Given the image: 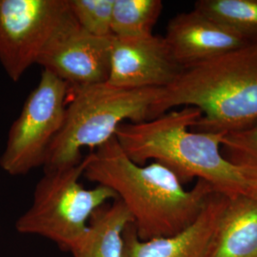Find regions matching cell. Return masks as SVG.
<instances>
[{
  "label": "cell",
  "mask_w": 257,
  "mask_h": 257,
  "mask_svg": "<svg viewBox=\"0 0 257 257\" xmlns=\"http://www.w3.org/2000/svg\"><path fill=\"white\" fill-rule=\"evenodd\" d=\"M200 116L196 108L182 107L154 119L123 123L115 138L137 164L155 161L170 169L183 184L203 180L229 198H257V175L231 163L222 154L225 133L192 130Z\"/></svg>",
  "instance_id": "cell-1"
},
{
  "label": "cell",
  "mask_w": 257,
  "mask_h": 257,
  "mask_svg": "<svg viewBox=\"0 0 257 257\" xmlns=\"http://www.w3.org/2000/svg\"><path fill=\"white\" fill-rule=\"evenodd\" d=\"M84 177L110 188L128 210L140 240L168 237L193 224L214 193L197 180L186 190L180 179L158 162L139 165L113 138L88 156Z\"/></svg>",
  "instance_id": "cell-2"
},
{
  "label": "cell",
  "mask_w": 257,
  "mask_h": 257,
  "mask_svg": "<svg viewBox=\"0 0 257 257\" xmlns=\"http://www.w3.org/2000/svg\"><path fill=\"white\" fill-rule=\"evenodd\" d=\"M178 107L201 112L195 132L229 133L257 121V43L183 69L161 90L150 119Z\"/></svg>",
  "instance_id": "cell-3"
},
{
  "label": "cell",
  "mask_w": 257,
  "mask_h": 257,
  "mask_svg": "<svg viewBox=\"0 0 257 257\" xmlns=\"http://www.w3.org/2000/svg\"><path fill=\"white\" fill-rule=\"evenodd\" d=\"M163 88L123 89L104 82L70 89L63 126L52 143L45 170L78 164L84 148L97 149L115 138L123 123L150 119Z\"/></svg>",
  "instance_id": "cell-4"
},
{
  "label": "cell",
  "mask_w": 257,
  "mask_h": 257,
  "mask_svg": "<svg viewBox=\"0 0 257 257\" xmlns=\"http://www.w3.org/2000/svg\"><path fill=\"white\" fill-rule=\"evenodd\" d=\"M87 162L85 156L76 165L45 170L30 208L16 223L19 233L49 239L70 251L88 229L93 212L117 198L108 187H84L80 178Z\"/></svg>",
  "instance_id": "cell-5"
},
{
  "label": "cell",
  "mask_w": 257,
  "mask_h": 257,
  "mask_svg": "<svg viewBox=\"0 0 257 257\" xmlns=\"http://www.w3.org/2000/svg\"><path fill=\"white\" fill-rule=\"evenodd\" d=\"M69 92L67 83L42 70L37 87L10 128L0 157L5 173L26 175L44 166L49 149L63 126Z\"/></svg>",
  "instance_id": "cell-6"
},
{
  "label": "cell",
  "mask_w": 257,
  "mask_h": 257,
  "mask_svg": "<svg viewBox=\"0 0 257 257\" xmlns=\"http://www.w3.org/2000/svg\"><path fill=\"white\" fill-rule=\"evenodd\" d=\"M68 9V0H0V64L10 79L37 64Z\"/></svg>",
  "instance_id": "cell-7"
},
{
  "label": "cell",
  "mask_w": 257,
  "mask_h": 257,
  "mask_svg": "<svg viewBox=\"0 0 257 257\" xmlns=\"http://www.w3.org/2000/svg\"><path fill=\"white\" fill-rule=\"evenodd\" d=\"M112 39L86 32L68 9L37 65L65 81L70 89L107 82Z\"/></svg>",
  "instance_id": "cell-8"
},
{
  "label": "cell",
  "mask_w": 257,
  "mask_h": 257,
  "mask_svg": "<svg viewBox=\"0 0 257 257\" xmlns=\"http://www.w3.org/2000/svg\"><path fill=\"white\" fill-rule=\"evenodd\" d=\"M182 70L163 37H113L107 83L123 89L166 88Z\"/></svg>",
  "instance_id": "cell-9"
},
{
  "label": "cell",
  "mask_w": 257,
  "mask_h": 257,
  "mask_svg": "<svg viewBox=\"0 0 257 257\" xmlns=\"http://www.w3.org/2000/svg\"><path fill=\"white\" fill-rule=\"evenodd\" d=\"M229 197L214 193L193 224L181 232L140 240L133 224L124 232V257H212Z\"/></svg>",
  "instance_id": "cell-10"
},
{
  "label": "cell",
  "mask_w": 257,
  "mask_h": 257,
  "mask_svg": "<svg viewBox=\"0 0 257 257\" xmlns=\"http://www.w3.org/2000/svg\"><path fill=\"white\" fill-rule=\"evenodd\" d=\"M163 37L182 69L249 44L230 28L194 9L180 13L171 19Z\"/></svg>",
  "instance_id": "cell-11"
},
{
  "label": "cell",
  "mask_w": 257,
  "mask_h": 257,
  "mask_svg": "<svg viewBox=\"0 0 257 257\" xmlns=\"http://www.w3.org/2000/svg\"><path fill=\"white\" fill-rule=\"evenodd\" d=\"M133 219L118 198L97 209L70 252L74 257H124V232Z\"/></svg>",
  "instance_id": "cell-12"
},
{
  "label": "cell",
  "mask_w": 257,
  "mask_h": 257,
  "mask_svg": "<svg viewBox=\"0 0 257 257\" xmlns=\"http://www.w3.org/2000/svg\"><path fill=\"white\" fill-rule=\"evenodd\" d=\"M212 257H257V198H229Z\"/></svg>",
  "instance_id": "cell-13"
},
{
  "label": "cell",
  "mask_w": 257,
  "mask_h": 257,
  "mask_svg": "<svg viewBox=\"0 0 257 257\" xmlns=\"http://www.w3.org/2000/svg\"><path fill=\"white\" fill-rule=\"evenodd\" d=\"M161 0H114L111 35L118 38H140L154 35L161 16Z\"/></svg>",
  "instance_id": "cell-14"
},
{
  "label": "cell",
  "mask_w": 257,
  "mask_h": 257,
  "mask_svg": "<svg viewBox=\"0 0 257 257\" xmlns=\"http://www.w3.org/2000/svg\"><path fill=\"white\" fill-rule=\"evenodd\" d=\"M193 9L257 43V0H198Z\"/></svg>",
  "instance_id": "cell-15"
},
{
  "label": "cell",
  "mask_w": 257,
  "mask_h": 257,
  "mask_svg": "<svg viewBox=\"0 0 257 257\" xmlns=\"http://www.w3.org/2000/svg\"><path fill=\"white\" fill-rule=\"evenodd\" d=\"M114 0H68L75 21L92 36L112 37L111 18Z\"/></svg>",
  "instance_id": "cell-16"
},
{
  "label": "cell",
  "mask_w": 257,
  "mask_h": 257,
  "mask_svg": "<svg viewBox=\"0 0 257 257\" xmlns=\"http://www.w3.org/2000/svg\"><path fill=\"white\" fill-rule=\"evenodd\" d=\"M222 154L235 165L257 175V121L244 128L225 133Z\"/></svg>",
  "instance_id": "cell-17"
}]
</instances>
